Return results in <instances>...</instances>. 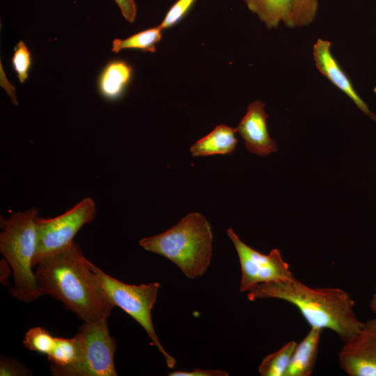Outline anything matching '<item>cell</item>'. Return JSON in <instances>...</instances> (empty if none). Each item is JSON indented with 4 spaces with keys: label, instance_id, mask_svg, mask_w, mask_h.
I'll return each mask as SVG.
<instances>
[{
    "label": "cell",
    "instance_id": "1",
    "mask_svg": "<svg viewBox=\"0 0 376 376\" xmlns=\"http://www.w3.org/2000/svg\"><path fill=\"white\" fill-rule=\"evenodd\" d=\"M88 262L75 242L47 258L35 267L40 292L61 301L84 322L108 320L114 306L104 294Z\"/></svg>",
    "mask_w": 376,
    "mask_h": 376
},
{
    "label": "cell",
    "instance_id": "2",
    "mask_svg": "<svg viewBox=\"0 0 376 376\" xmlns=\"http://www.w3.org/2000/svg\"><path fill=\"white\" fill-rule=\"evenodd\" d=\"M247 299H276L295 306L311 327L330 329L345 342L363 322L356 315L351 295L339 288H311L295 277L290 281L260 283L247 292Z\"/></svg>",
    "mask_w": 376,
    "mask_h": 376
},
{
    "label": "cell",
    "instance_id": "3",
    "mask_svg": "<svg viewBox=\"0 0 376 376\" xmlns=\"http://www.w3.org/2000/svg\"><path fill=\"white\" fill-rule=\"evenodd\" d=\"M139 245L169 259L187 278L195 279L203 276L210 265L213 234L207 219L192 212L166 231L142 238Z\"/></svg>",
    "mask_w": 376,
    "mask_h": 376
},
{
    "label": "cell",
    "instance_id": "4",
    "mask_svg": "<svg viewBox=\"0 0 376 376\" xmlns=\"http://www.w3.org/2000/svg\"><path fill=\"white\" fill-rule=\"evenodd\" d=\"M38 215L36 207L15 212L3 221L0 234V252L10 265L14 276L10 292L24 302H32L42 296L33 272L38 246Z\"/></svg>",
    "mask_w": 376,
    "mask_h": 376
},
{
    "label": "cell",
    "instance_id": "5",
    "mask_svg": "<svg viewBox=\"0 0 376 376\" xmlns=\"http://www.w3.org/2000/svg\"><path fill=\"white\" fill-rule=\"evenodd\" d=\"M88 264L111 304L114 307L120 308L144 329L152 345L162 354L166 365L173 368L176 361L162 345L152 320L151 312L157 300L160 283H125L106 274L91 262L89 261Z\"/></svg>",
    "mask_w": 376,
    "mask_h": 376
},
{
    "label": "cell",
    "instance_id": "6",
    "mask_svg": "<svg viewBox=\"0 0 376 376\" xmlns=\"http://www.w3.org/2000/svg\"><path fill=\"white\" fill-rule=\"evenodd\" d=\"M97 209L93 198L80 201L63 214L53 218L36 219L37 251L33 268L47 258L65 249L83 226L93 221Z\"/></svg>",
    "mask_w": 376,
    "mask_h": 376
},
{
    "label": "cell",
    "instance_id": "7",
    "mask_svg": "<svg viewBox=\"0 0 376 376\" xmlns=\"http://www.w3.org/2000/svg\"><path fill=\"white\" fill-rule=\"evenodd\" d=\"M83 338V353L74 366L58 370L54 376H116L115 339L110 335L108 320L84 322L78 330Z\"/></svg>",
    "mask_w": 376,
    "mask_h": 376
},
{
    "label": "cell",
    "instance_id": "8",
    "mask_svg": "<svg viewBox=\"0 0 376 376\" xmlns=\"http://www.w3.org/2000/svg\"><path fill=\"white\" fill-rule=\"evenodd\" d=\"M227 234L234 244L240 263V292H249L256 285L271 282L290 281L295 278L289 264L278 249L263 254L244 243L232 228Z\"/></svg>",
    "mask_w": 376,
    "mask_h": 376
},
{
    "label": "cell",
    "instance_id": "9",
    "mask_svg": "<svg viewBox=\"0 0 376 376\" xmlns=\"http://www.w3.org/2000/svg\"><path fill=\"white\" fill-rule=\"evenodd\" d=\"M340 368L349 376H376V317L343 342L338 354Z\"/></svg>",
    "mask_w": 376,
    "mask_h": 376
},
{
    "label": "cell",
    "instance_id": "10",
    "mask_svg": "<svg viewBox=\"0 0 376 376\" xmlns=\"http://www.w3.org/2000/svg\"><path fill=\"white\" fill-rule=\"evenodd\" d=\"M264 108L265 103L260 100L251 102L236 127L247 150L260 156L277 151L276 143L268 133L267 119L269 116Z\"/></svg>",
    "mask_w": 376,
    "mask_h": 376
},
{
    "label": "cell",
    "instance_id": "11",
    "mask_svg": "<svg viewBox=\"0 0 376 376\" xmlns=\"http://www.w3.org/2000/svg\"><path fill=\"white\" fill-rule=\"evenodd\" d=\"M331 42L318 38L313 45V58L318 70L335 86L347 95L355 105L372 120H376V115L359 95L346 73L332 56Z\"/></svg>",
    "mask_w": 376,
    "mask_h": 376
},
{
    "label": "cell",
    "instance_id": "12",
    "mask_svg": "<svg viewBox=\"0 0 376 376\" xmlns=\"http://www.w3.org/2000/svg\"><path fill=\"white\" fill-rule=\"evenodd\" d=\"M323 329L311 327L295 349L285 376H310L314 370Z\"/></svg>",
    "mask_w": 376,
    "mask_h": 376
},
{
    "label": "cell",
    "instance_id": "13",
    "mask_svg": "<svg viewBox=\"0 0 376 376\" xmlns=\"http://www.w3.org/2000/svg\"><path fill=\"white\" fill-rule=\"evenodd\" d=\"M132 77V68L123 60L108 63L97 80L100 95L109 101L119 99L124 93Z\"/></svg>",
    "mask_w": 376,
    "mask_h": 376
},
{
    "label": "cell",
    "instance_id": "14",
    "mask_svg": "<svg viewBox=\"0 0 376 376\" xmlns=\"http://www.w3.org/2000/svg\"><path fill=\"white\" fill-rule=\"evenodd\" d=\"M236 128L219 125L204 137L196 141L191 147L193 156L226 155L233 152L237 143Z\"/></svg>",
    "mask_w": 376,
    "mask_h": 376
},
{
    "label": "cell",
    "instance_id": "15",
    "mask_svg": "<svg viewBox=\"0 0 376 376\" xmlns=\"http://www.w3.org/2000/svg\"><path fill=\"white\" fill-rule=\"evenodd\" d=\"M244 1L249 10L256 14L268 29L276 28L281 21L292 27V0Z\"/></svg>",
    "mask_w": 376,
    "mask_h": 376
},
{
    "label": "cell",
    "instance_id": "16",
    "mask_svg": "<svg viewBox=\"0 0 376 376\" xmlns=\"http://www.w3.org/2000/svg\"><path fill=\"white\" fill-rule=\"evenodd\" d=\"M82 353L83 338L79 331L70 338L56 337L55 345L47 355L51 373L75 366L80 361Z\"/></svg>",
    "mask_w": 376,
    "mask_h": 376
},
{
    "label": "cell",
    "instance_id": "17",
    "mask_svg": "<svg viewBox=\"0 0 376 376\" xmlns=\"http://www.w3.org/2000/svg\"><path fill=\"white\" fill-rule=\"evenodd\" d=\"M297 342L290 340L279 350L267 355L258 366L261 376H285Z\"/></svg>",
    "mask_w": 376,
    "mask_h": 376
},
{
    "label": "cell",
    "instance_id": "18",
    "mask_svg": "<svg viewBox=\"0 0 376 376\" xmlns=\"http://www.w3.org/2000/svg\"><path fill=\"white\" fill-rule=\"evenodd\" d=\"M162 31L157 26L137 33L124 40L115 39L112 42L111 51L118 53L122 49H134L145 52H155V45L162 38Z\"/></svg>",
    "mask_w": 376,
    "mask_h": 376
},
{
    "label": "cell",
    "instance_id": "19",
    "mask_svg": "<svg viewBox=\"0 0 376 376\" xmlns=\"http://www.w3.org/2000/svg\"><path fill=\"white\" fill-rule=\"evenodd\" d=\"M55 343L56 337L42 327L30 328L23 340V345L27 350L47 356L53 350Z\"/></svg>",
    "mask_w": 376,
    "mask_h": 376
},
{
    "label": "cell",
    "instance_id": "20",
    "mask_svg": "<svg viewBox=\"0 0 376 376\" xmlns=\"http://www.w3.org/2000/svg\"><path fill=\"white\" fill-rule=\"evenodd\" d=\"M318 8V0H292V26H303L311 24L315 19Z\"/></svg>",
    "mask_w": 376,
    "mask_h": 376
},
{
    "label": "cell",
    "instance_id": "21",
    "mask_svg": "<svg viewBox=\"0 0 376 376\" xmlns=\"http://www.w3.org/2000/svg\"><path fill=\"white\" fill-rule=\"evenodd\" d=\"M12 65L19 82L24 83L29 77V71L31 66V54L23 41H19L14 48Z\"/></svg>",
    "mask_w": 376,
    "mask_h": 376
},
{
    "label": "cell",
    "instance_id": "22",
    "mask_svg": "<svg viewBox=\"0 0 376 376\" xmlns=\"http://www.w3.org/2000/svg\"><path fill=\"white\" fill-rule=\"evenodd\" d=\"M196 0H178L167 12L158 26L162 30L168 29L179 22L187 14Z\"/></svg>",
    "mask_w": 376,
    "mask_h": 376
},
{
    "label": "cell",
    "instance_id": "23",
    "mask_svg": "<svg viewBox=\"0 0 376 376\" xmlns=\"http://www.w3.org/2000/svg\"><path fill=\"white\" fill-rule=\"evenodd\" d=\"M31 375H32L31 370L23 366L21 363L8 357H1V376H26Z\"/></svg>",
    "mask_w": 376,
    "mask_h": 376
},
{
    "label": "cell",
    "instance_id": "24",
    "mask_svg": "<svg viewBox=\"0 0 376 376\" xmlns=\"http://www.w3.org/2000/svg\"><path fill=\"white\" fill-rule=\"evenodd\" d=\"M169 376H228V373L221 370H207L196 368L191 371L175 370L168 373Z\"/></svg>",
    "mask_w": 376,
    "mask_h": 376
},
{
    "label": "cell",
    "instance_id": "25",
    "mask_svg": "<svg viewBox=\"0 0 376 376\" xmlns=\"http://www.w3.org/2000/svg\"><path fill=\"white\" fill-rule=\"evenodd\" d=\"M123 16L129 22H133L136 16L137 6L134 0H114Z\"/></svg>",
    "mask_w": 376,
    "mask_h": 376
},
{
    "label": "cell",
    "instance_id": "26",
    "mask_svg": "<svg viewBox=\"0 0 376 376\" xmlns=\"http://www.w3.org/2000/svg\"><path fill=\"white\" fill-rule=\"evenodd\" d=\"M11 267L6 258L0 262V281L5 285H8V279L11 274Z\"/></svg>",
    "mask_w": 376,
    "mask_h": 376
},
{
    "label": "cell",
    "instance_id": "27",
    "mask_svg": "<svg viewBox=\"0 0 376 376\" xmlns=\"http://www.w3.org/2000/svg\"><path fill=\"white\" fill-rule=\"evenodd\" d=\"M370 308L376 317V285L370 300Z\"/></svg>",
    "mask_w": 376,
    "mask_h": 376
}]
</instances>
